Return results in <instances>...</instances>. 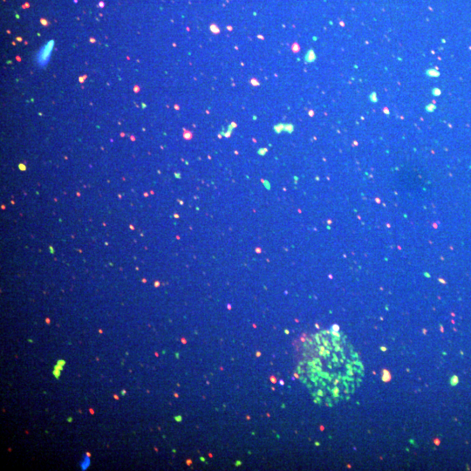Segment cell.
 <instances>
[{"label":"cell","mask_w":471,"mask_h":471,"mask_svg":"<svg viewBox=\"0 0 471 471\" xmlns=\"http://www.w3.org/2000/svg\"><path fill=\"white\" fill-rule=\"evenodd\" d=\"M53 45H54V42H51L50 44L46 45L43 48L40 49V53L38 54L37 57L38 63H39L40 66H45V65H47L48 60H49V58H50L51 51H52V48L54 47Z\"/></svg>","instance_id":"6da1fadb"},{"label":"cell","mask_w":471,"mask_h":471,"mask_svg":"<svg viewBox=\"0 0 471 471\" xmlns=\"http://www.w3.org/2000/svg\"><path fill=\"white\" fill-rule=\"evenodd\" d=\"M89 465H90V459H89V457L87 455V456L85 457V459H84L83 462H81L80 466H81V468L84 470V469H87V468L89 467Z\"/></svg>","instance_id":"7a4b0ae2"}]
</instances>
